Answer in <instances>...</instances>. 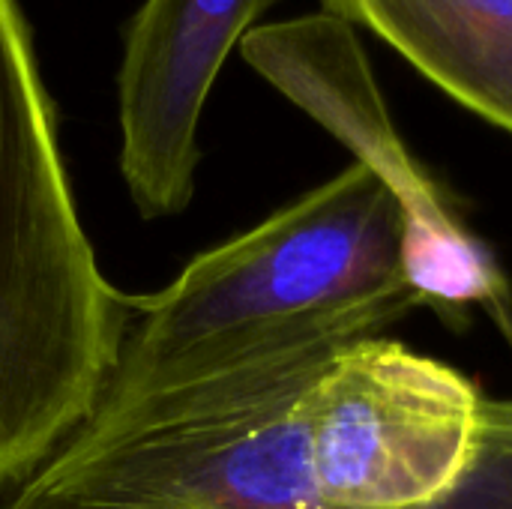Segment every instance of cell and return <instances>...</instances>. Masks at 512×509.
Segmentation results:
<instances>
[{"label":"cell","instance_id":"6da1fadb","mask_svg":"<svg viewBox=\"0 0 512 509\" xmlns=\"http://www.w3.org/2000/svg\"><path fill=\"white\" fill-rule=\"evenodd\" d=\"M423 300L405 279V207L363 162L255 228L195 255L150 297H129V330L99 405L168 393L246 360L384 336Z\"/></svg>","mask_w":512,"mask_h":509},{"label":"cell","instance_id":"7a4b0ae2","mask_svg":"<svg viewBox=\"0 0 512 509\" xmlns=\"http://www.w3.org/2000/svg\"><path fill=\"white\" fill-rule=\"evenodd\" d=\"M129 318L81 228L30 21L0 0V492L93 414Z\"/></svg>","mask_w":512,"mask_h":509},{"label":"cell","instance_id":"8992f818","mask_svg":"<svg viewBox=\"0 0 512 509\" xmlns=\"http://www.w3.org/2000/svg\"><path fill=\"white\" fill-rule=\"evenodd\" d=\"M399 51L450 99L512 135V0H321Z\"/></svg>","mask_w":512,"mask_h":509},{"label":"cell","instance_id":"277c9868","mask_svg":"<svg viewBox=\"0 0 512 509\" xmlns=\"http://www.w3.org/2000/svg\"><path fill=\"white\" fill-rule=\"evenodd\" d=\"M240 54L279 93L378 171L405 207V279L423 303L486 306L512 336L507 279L405 150L354 27L330 12L252 27Z\"/></svg>","mask_w":512,"mask_h":509},{"label":"cell","instance_id":"3957f363","mask_svg":"<svg viewBox=\"0 0 512 509\" xmlns=\"http://www.w3.org/2000/svg\"><path fill=\"white\" fill-rule=\"evenodd\" d=\"M306 405L327 507L423 509L468 474L489 399L450 363L369 336L321 366Z\"/></svg>","mask_w":512,"mask_h":509},{"label":"cell","instance_id":"5b68a950","mask_svg":"<svg viewBox=\"0 0 512 509\" xmlns=\"http://www.w3.org/2000/svg\"><path fill=\"white\" fill-rule=\"evenodd\" d=\"M282 0H144L117 72L120 174L144 219L180 216L201 165L207 96L252 24Z\"/></svg>","mask_w":512,"mask_h":509}]
</instances>
